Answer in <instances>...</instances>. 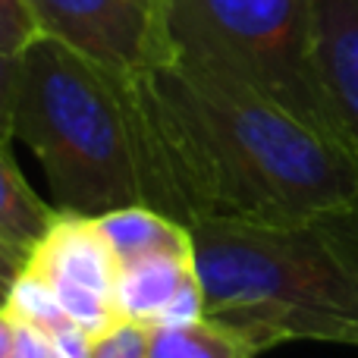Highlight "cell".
Instances as JSON below:
<instances>
[{
    "label": "cell",
    "instance_id": "7",
    "mask_svg": "<svg viewBox=\"0 0 358 358\" xmlns=\"http://www.w3.org/2000/svg\"><path fill=\"white\" fill-rule=\"evenodd\" d=\"M117 308L123 321L142 324L148 330L204 317V289L195 267V248L120 261Z\"/></svg>",
    "mask_w": 358,
    "mask_h": 358
},
{
    "label": "cell",
    "instance_id": "6",
    "mask_svg": "<svg viewBox=\"0 0 358 358\" xmlns=\"http://www.w3.org/2000/svg\"><path fill=\"white\" fill-rule=\"evenodd\" d=\"M25 271L48 286L63 315L88 340H98L123 324L117 308L120 258L107 242L98 217L63 210L29 252Z\"/></svg>",
    "mask_w": 358,
    "mask_h": 358
},
{
    "label": "cell",
    "instance_id": "9",
    "mask_svg": "<svg viewBox=\"0 0 358 358\" xmlns=\"http://www.w3.org/2000/svg\"><path fill=\"white\" fill-rule=\"evenodd\" d=\"M60 214L63 210H57L31 189L13 161L10 145L0 142V242L29 255Z\"/></svg>",
    "mask_w": 358,
    "mask_h": 358
},
{
    "label": "cell",
    "instance_id": "14",
    "mask_svg": "<svg viewBox=\"0 0 358 358\" xmlns=\"http://www.w3.org/2000/svg\"><path fill=\"white\" fill-rule=\"evenodd\" d=\"M16 94H19V54L0 50V142L16 138Z\"/></svg>",
    "mask_w": 358,
    "mask_h": 358
},
{
    "label": "cell",
    "instance_id": "13",
    "mask_svg": "<svg viewBox=\"0 0 358 358\" xmlns=\"http://www.w3.org/2000/svg\"><path fill=\"white\" fill-rule=\"evenodd\" d=\"M148 327L123 321L113 330H107L104 336L92 340L88 358H148Z\"/></svg>",
    "mask_w": 358,
    "mask_h": 358
},
{
    "label": "cell",
    "instance_id": "15",
    "mask_svg": "<svg viewBox=\"0 0 358 358\" xmlns=\"http://www.w3.org/2000/svg\"><path fill=\"white\" fill-rule=\"evenodd\" d=\"M38 35L22 0H0V50L19 54Z\"/></svg>",
    "mask_w": 358,
    "mask_h": 358
},
{
    "label": "cell",
    "instance_id": "2",
    "mask_svg": "<svg viewBox=\"0 0 358 358\" xmlns=\"http://www.w3.org/2000/svg\"><path fill=\"white\" fill-rule=\"evenodd\" d=\"M204 317L255 352L280 343L358 346V201L299 223H192Z\"/></svg>",
    "mask_w": 358,
    "mask_h": 358
},
{
    "label": "cell",
    "instance_id": "10",
    "mask_svg": "<svg viewBox=\"0 0 358 358\" xmlns=\"http://www.w3.org/2000/svg\"><path fill=\"white\" fill-rule=\"evenodd\" d=\"M98 223L120 261H132L155 252L192 248V229L173 217L148 208V204H132V208L101 214Z\"/></svg>",
    "mask_w": 358,
    "mask_h": 358
},
{
    "label": "cell",
    "instance_id": "8",
    "mask_svg": "<svg viewBox=\"0 0 358 358\" xmlns=\"http://www.w3.org/2000/svg\"><path fill=\"white\" fill-rule=\"evenodd\" d=\"M317 66L358 157V0H317Z\"/></svg>",
    "mask_w": 358,
    "mask_h": 358
},
{
    "label": "cell",
    "instance_id": "11",
    "mask_svg": "<svg viewBox=\"0 0 358 358\" xmlns=\"http://www.w3.org/2000/svg\"><path fill=\"white\" fill-rule=\"evenodd\" d=\"M148 358H258V352L233 330L198 317L192 324L151 330Z\"/></svg>",
    "mask_w": 358,
    "mask_h": 358
},
{
    "label": "cell",
    "instance_id": "17",
    "mask_svg": "<svg viewBox=\"0 0 358 358\" xmlns=\"http://www.w3.org/2000/svg\"><path fill=\"white\" fill-rule=\"evenodd\" d=\"M13 336H16V315L3 305V308H0V358L10 355Z\"/></svg>",
    "mask_w": 358,
    "mask_h": 358
},
{
    "label": "cell",
    "instance_id": "16",
    "mask_svg": "<svg viewBox=\"0 0 358 358\" xmlns=\"http://www.w3.org/2000/svg\"><path fill=\"white\" fill-rule=\"evenodd\" d=\"M25 261H29V255L25 252H19V248L0 242V308H3L6 299H10L13 283H16V277L22 273Z\"/></svg>",
    "mask_w": 358,
    "mask_h": 358
},
{
    "label": "cell",
    "instance_id": "1",
    "mask_svg": "<svg viewBox=\"0 0 358 358\" xmlns=\"http://www.w3.org/2000/svg\"><path fill=\"white\" fill-rule=\"evenodd\" d=\"M173 220L299 223L358 201V157L255 88L176 57L132 79Z\"/></svg>",
    "mask_w": 358,
    "mask_h": 358
},
{
    "label": "cell",
    "instance_id": "5",
    "mask_svg": "<svg viewBox=\"0 0 358 358\" xmlns=\"http://www.w3.org/2000/svg\"><path fill=\"white\" fill-rule=\"evenodd\" d=\"M41 35H50L92 63L123 76L176 60L170 0H22Z\"/></svg>",
    "mask_w": 358,
    "mask_h": 358
},
{
    "label": "cell",
    "instance_id": "4",
    "mask_svg": "<svg viewBox=\"0 0 358 358\" xmlns=\"http://www.w3.org/2000/svg\"><path fill=\"white\" fill-rule=\"evenodd\" d=\"M170 35L176 57L255 88L349 148L317 66V0H170Z\"/></svg>",
    "mask_w": 358,
    "mask_h": 358
},
{
    "label": "cell",
    "instance_id": "3",
    "mask_svg": "<svg viewBox=\"0 0 358 358\" xmlns=\"http://www.w3.org/2000/svg\"><path fill=\"white\" fill-rule=\"evenodd\" d=\"M16 138L41 161L57 210H161L132 79L41 31L19 50Z\"/></svg>",
    "mask_w": 358,
    "mask_h": 358
},
{
    "label": "cell",
    "instance_id": "12",
    "mask_svg": "<svg viewBox=\"0 0 358 358\" xmlns=\"http://www.w3.org/2000/svg\"><path fill=\"white\" fill-rule=\"evenodd\" d=\"M92 340L85 334L76 336H54L35 324L16 317V336L6 358H88Z\"/></svg>",
    "mask_w": 358,
    "mask_h": 358
}]
</instances>
